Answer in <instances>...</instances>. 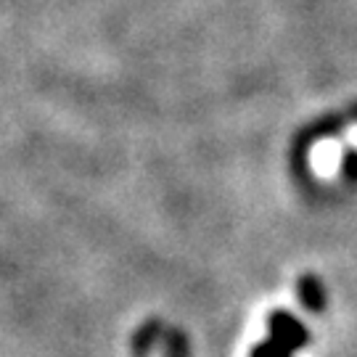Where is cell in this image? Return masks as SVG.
Listing matches in <instances>:
<instances>
[{"label":"cell","instance_id":"6da1fadb","mask_svg":"<svg viewBox=\"0 0 357 357\" xmlns=\"http://www.w3.org/2000/svg\"><path fill=\"white\" fill-rule=\"evenodd\" d=\"M347 143H349V146H355V149H357V125H355V128L347 130Z\"/></svg>","mask_w":357,"mask_h":357}]
</instances>
